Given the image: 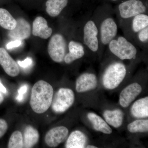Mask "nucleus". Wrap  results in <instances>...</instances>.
Instances as JSON below:
<instances>
[{
  "label": "nucleus",
  "mask_w": 148,
  "mask_h": 148,
  "mask_svg": "<svg viewBox=\"0 0 148 148\" xmlns=\"http://www.w3.org/2000/svg\"><path fill=\"white\" fill-rule=\"evenodd\" d=\"M53 89L45 81L39 80L32 88L30 106L37 114H42L48 110L52 103Z\"/></svg>",
  "instance_id": "nucleus-1"
},
{
  "label": "nucleus",
  "mask_w": 148,
  "mask_h": 148,
  "mask_svg": "<svg viewBox=\"0 0 148 148\" xmlns=\"http://www.w3.org/2000/svg\"><path fill=\"white\" fill-rule=\"evenodd\" d=\"M108 45L111 53L121 60L135 59L138 54L136 47L122 36L116 37Z\"/></svg>",
  "instance_id": "nucleus-2"
},
{
  "label": "nucleus",
  "mask_w": 148,
  "mask_h": 148,
  "mask_svg": "<svg viewBox=\"0 0 148 148\" xmlns=\"http://www.w3.org/2000/svg\"><path fill=\"white\" fill-rule=\"evenodd\" d=\"M126 73V67L121 62H116L110 64L103 74V86L109 90L116 88L123 81Z\"/></svg>",
  "instance_id": "nucleus-3"
},
{
  "label": "nucleus",
  "mask_w": 148,
  "mask_h": 148,
  "mask_svg": "<svg viewBox=\"0 0 148 148\" xmlns=\"http://www.w3.org/2000/svg\"><path fill=\"white\" fill-rule=\"evenodd\" d=\"M75 94L70 88H60L53 98L51 108L55 113L62 114L66 112L75 102Z\"/></svg>",
  "instance_id": "nucleus-4"
},
{
  "label": "nucleus",
  "mask_w": 148,
  "mask_h": 148,
  "mask_svg": "<svg viewBox=\"0 0 148 148\" xmlns=\"http://www.w3.org/2000/svg\"><path fill=\"white\" fill-rule=\"evenodd\" d=\"M67 43L61 34H56L51 38L48 45V52L51 59L56 63L64 61L66 53Z\"/></svg>",
  "instance_id": "nucleus-5"
},
{
  "label": "nucleus",
  "mask_w": 148,
  "mask_h": 148,
  "mask_svg": "<svg viewBox=\"0 0 148 148\" xmlns=\"http://www.w3.org/2000/svg\"><path fill=\"white\" fill-rule=\"evenodd\" d=\"M83 45L92 52H96L100 48L98 27L95 21L89 19L86 21L83 30Z\"/></svg>",
  "instance_id": "nucleus-6"
},
{
  "label": "nucleus",
  "mask_w": 148,
  "mask_h": 148,
  "mask_svg": "<svg viewBox=\"0 0 148 148\" xmlns=\"http://www.w3.org/2000/svg\"><path fill=\"white\" fill-rule=\"evenodd\" d=\"M98 29L100 45L101 43L103 46L108 45L117 35V24L112 16L103 18Z\"/></svg>",
  "instance_id": "nucleus-7"
},
{
  "label": "nucleus",
  "mask_w": 148,
  "mask_h": 148,
  "mask_svg": "<svg viewBox=\"0 0 148 148\" xmlns=\"http://www.w3.org/2000/svg\"><path fill=\"white\" fill-rule=\"evenodd\" d=\"M119 14L122 19H131L140 14H147V8L140 0H127L120 4Z\"/></svg>",
  "instance_id": "nucleus-8"
},
{
  "label": "nucleus",
  "mask_w": 148,
  "mask_h": 148,
  "mask_svg": "<svg viewBox=\"0 0 148 148\" xmlns=\"http://www.w3.org/2000/svg\"><path fill=\"white\" fill-rule=\"evenodd\" d=\"M69 133V130L65 126L53 127L46 134L45 143L50 147H56L67 139Z\"/></svg>",
  "instance_id": "nucleus-9"
},
{
  "label": "nucleus",
  "mask_w": 148,
  "mask_h": 148,
  "mask_svg": "<svg viewBox=\"0 0 148 148\" xmlns=\"http://www.w3.org/2000/svg\"><path fill=\"white\" fill-rule=\"evenodd\" d=\"M142 90V86L138 83H133L127 86L120 94V105L123 108H127L140 95Z\"/></svg>",
  "instance_id": "nucleus-10"
},
{
  "label": "nucleus",
  "mask_w": 148,
  "mask_h": 148,
  "mask_svg": "<svg viewBox=\"0 0 148 148\" xmlns=\"http://www.w3.org/2000/svg\"><path fill=\"white\" fill-rule=\"evenodd\" d=\"M0 65L6 73L10 76L16 77L20 73L18 64L3 47H0Z\"/></svg>",
  "instance_id": "nucleus-11"
},
{
  "label": "nucleus",
  "mask_w": 148,
  "mask_h": 148,
  "mask_svg": "<svg viewBox=\"0 0 148 148\" xmlns=\"http://www.w3.org/2000/svg\"><path fill=\"white\" fill-rule=\"evenodd\" d=\"M98 85V79L95 74L85 73L78 77L76 82V90L82 93L94 90Z\"/></svg>",
  "instance_id": "nucleus-12"
},
{
  "label": "nucleus",
  "mask_w": 148,
  "mask_h": 148,
  "mask_svg": "<svg viewBox=\"0 0 148 148\" xmlns=\"http://www.w3.org/2000/svg\"><path fill=\"white\" fill-rule=\"evenodd\" d=\"M16 20V27L13 30L9 31L8 36L13 40H23L28 38L31 35V25L26 19L18 18Z\"/></svg>",
  "instance_id": "nucleus-13"
},
{
  "label": "nucleus",
  "mask_w": 148,
  "mask_h": 148,
  "mask_svg": "<svg viewBox=\"0 0 148 148\" xmlns=\"http://www.w3.org/2000/svg\"><path fill=\"white\" fill-rule=\"evenodd\" d=\"M69 53H66L64 61L66 64H71L74 61L82 58L85 53L84 45L76 41L71 40L68 45Z\"/></svg>",
  "instance_id": "nucleus-14"
},
{
  "label": "nucleus",
  "mask_w": 148,
  "mask_h": 148,
  "mask_svg": "<svg viewBox=\"0 0 148 148\" xmlns=\"http://www.w3.org/2000/svg\"><path fill=\"white\" fill-rule=\"evenodd\" d=\"M52 29L48 27L47 21L42 16H38L33 21L32 34L35 36L47 39L52 34Z\"/></svg>",
  "instance_id": "nucleus-15"
},
{
  "label": "nucleus",
  "mask_w": 148,
  "mask_h": 148,
  "mask_svg": "<svg viewBox=\"0 0 148 148\" xmlns=\"http://www.w3.org/2000/svg\"><path fill=\"white\" fill-rule=\"evenodd\" d=\"M87 138L84 133L79 130L71 132L66 141L65 147L67 148H85Z\"/></svg>",
  "instance_id": "nucleus-16"
},
{
  "label": "nucleus",
  "mask_w": 148,
  "mask_h": 148,
  "mask_svg": "<svg viewBox=\"0 0 148 148\" xmlns=\"http://www.w3.org/2000/svg\"><path fill=\"white\" fill-rule=\"evenodd\" d=\"M132 116L137 119H143L148 116V97L142 98L135 101L130 109Z\"/></svg>",
  "instance_id": "nucleus-17"
},
{
  "label": "nucleus",
  "mask_w": 148,
  "mask_h": 148,
  "mask_svg": "<svg viewBox=\"0 0 148 148\" xmlns=\"http://www.w3.org/2000/svg\"><path fill=\"white\" fill-rule=\"evenodd\" d=\"M103 116L108 124L115 128L120 127L124 119V113L120 109L106 110L104 111Z\"/></svg>",
  "instance_id": "nucleus-18"
},
{
  "label": "nucleus",
  "mask_w": 148,
  "mask_h": 148,
  "mask_svg": "<svg viewBox=\"0 0 148 148\" xmlns=\"http://www.w3.org/2000/svg\"><path fill=\"white\" fill-rule=\"evenodd\" d=\"M87 118L92 124L93 128L96 131L106 134H111L112 132V130L106 121L98 115L94 113H88Z\"/></svg>",
  "instance_id": "nucleus-19"
},
{
  "label": "nucleus",
  "mask_w": 148,
  "mask_h": 148,
  "mask_svg": "<svg viewBox=\"0 0 148 148\" xmlns=\"http://www.w3.org/2000/svg\"><path fill=\"white\" fill-rule=\"evenodd\" d=\"M68 0H47L46 2V11L51 17L60 15L68 5Z\"/></svg>",
  "instance_id": "nucleus-20"
},
{
  "label": "nucleus",
  "mask_w": 148,
  "mask_h": 148,
  "mask_svg": "<svg viewBox=\"0 0 148 148\" xmlns=\"http://www.w3.org/2000/svg\"><path fill=\"white\" fill-rule=\"evenodd\" d=\"M40 135L36 128L28 125L25 128L23 138V147H33L38 143L39 140Z\"/></svg>",
  "instance_id": "nucleus-21"
},
{
  "label": "nucleus",
  "mask_w": 148,
  "mask_h": 148,
  "mask_svg": "<svg viewBox=\"0 0 148 148\" xmlns=\"http://www.w3.org/2000/svg\"><path fill=\"white\" fill-rule=\"evenodd\" d=\"M131 19L130 29L133 34H137L141 30L148 27V16L147 14H140Z\"/></svg>",
  "instance_id": "nucleus-22"
},
{
  "label": "nucleus",
  "mask_w": 148,
  "mask_h": 148,
  "mask_svg": "<svg viewBox=\"0 0 148 148\" xmlns=\"http://www.w3.org/2000/svg\"><path fill=\"white\" fill-rule=\"evenodd\" d=\"M16 23V20L8 10L0 8V26L2 28L10 31L15 28Z\"/></svg>",
  "instance_id": "nucleus-23"
},
{
  "label": "nucleus",
  "mask_w": 148,
  "mask_h": 148,
  "mask_svg": "<svg viewBox=\"0 0 148 148\" xmlns=\"http://www.w3.org/2000/svg\"><path fill=\"white\" fill-rule=\"evenodd\" d=\"M127 129L131 133L148 132V119H138L128 124Z\"/></svg>",
  "instance_id": "nucleus-24"
},
{
  "label": "nucleus",
  "mask_w": 148,
  "mask_h": 148,
  "mask_svg": "<svg viewBox=\"0 0 148 148\" xmlns=\"http://www.w3.org/2000/svg\"><path fill=\"white\" fill-rule=\"evenodd\" d=\"M8 148H23V137L21 132L15 131L12 133L9 140Z\"/></svg>",
  "instance_id": "nucleus-25"
},
{
  "label": "nucleus",
  "mask_w": 148,
  "mask_h": 148,
  "mask_svg": "<svg viewBox=\"0 0 148 148\" xmlns=\"http://www.w3.org/2000/svg\"><path fill=\"white\" fill-rule=\"evenodd\" d=\"M137 40L141 44H147L148 42V27L136 34Z\"/></svg>",
  "instance_id": "nucleus-26"
},
{
  "label": "nucleus",
  "mask_w": 148,
  "mask_h": 148,
  "mask_svg": "<svg viewBox=\"0 0 148 148\" xmlns=\"http://www.w3.org/2000/svg\"><path fill=\"white\" fill-rule=\"evenodd\" d=\"M28 88V86L27 84L23 85L20 87L18 90V95L16 97V101L18 102H21L23 101L24 95L27 93Z\"/></svg>",
  "instance_id": "nucleus-27"
},
{
  "label": "nucleus",
  "mask_w": 148,
  "mask_h": 148,
  "mask_svg": "<svg viewBox=\"0 0 148 148\" xmlns=\"http://www.w3.org/2000/svg\"><path fill=\"white\" fill-rule=\"evenodd\" d=\"M8 129V125L5 120L0 119V138L5 134Z\"/></svg>",
  "instance_id": "nucleus-28"
},
{
  "label": "nucleus",
  "mask_w": 148,
  "mask_h": 148,
  "mask_svg": "<svg viewBox=\"0 0 148 148\" xmlns=\"http://www.w3.org/2000/svg\"><path fill=\"white\" fill-rule=\"evenodd\" d=\"M32 58L28 57L26 58L24 61H18V66H20L21 68H27L28 67H30L32 64Z\"/></svg>",
  "instance_id": "nucleus-29"
},
{
  "label": "nucleus",
  "mask_w": 148,
  "mask_h": 148,
  "mask_svg": "<svg viewBox=\"0 0 148 148\" xmlns=\"http://www.w3.org/2000/svg\"><path fill=\"white\" fill-rule=\"evenodd\" d=\"M22 44V41L20 40H14L13 41L10 42L7 45V48L8 49H12L20 46Z\"/></svg>",
  "instance_id": "nucleus-30"
},
{
  "label": "nucleus",
  "mask_w": 148,
  "mask_h": 148,
  "mask_svg": "<svg viewBox=\"0 0 148 148\" xmlns=\"http://www.w3.org/2000/svg\"><path fill=\"white\" fill-rule=\"evenodd\" d=\"M0 91L3 92V93H7L6 88L1 83V82H0Z\"/></svg>",
  "instance_id": "nucleus-31"
},
{
  "label": "nucleus",
  "mask_w": 148,
  "mask_h": 148,
  "mask_svg": "<svg viewBox=\"0 0 148 148\" xmlns=\"http://www.w3.org/2000/svg\"><path fill=\"white\" fill-rule=\"evenodd\" d=\"M4 101L3 96L0 91V105L3 103V101Z\"/></svg>",
  "instance_id": "nucleus-32"
},
{
  "label": "nucleus",
  "mask_w": 148,
  "mask_h": 148,
  "mask_svg": "<svg viewBox=\"0 0 148 148\" xmlns=\"http://www.w3.org/2000/svg\"><path fill=\"white\" fill-rule=\"evenodd\" d=\"M85 148H97V147L96 146H93V145H88L86 146Z\"/></svg>",
  "instance_id": "nucleus-33"
},
{
  "label": "nucleus",
  "mask_w": 148,
  "mask_h": 148,
  "mask_svg": "<svg viewBox=\"0 0 148 148\" xmlns=\"http://www.w3.org/2000/svg\"><path fill=\"white\" fill-rule=\"evenodd\" d=\"M111 1H118V0H110Z\"/></svg>",
  "instance_id": "nucleus-34"
}]
</instances>
